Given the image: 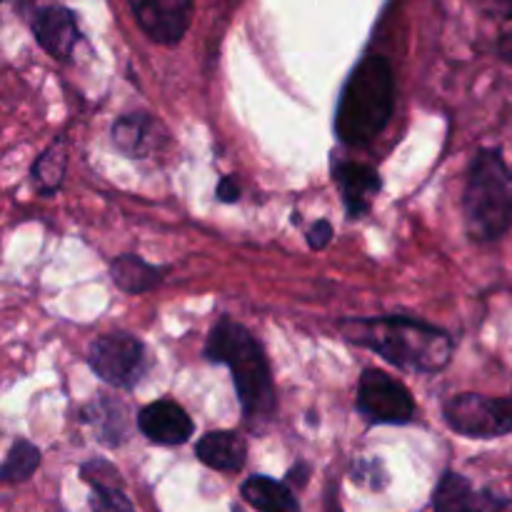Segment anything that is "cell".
<instances>
[{
	"mask_svg": "<svg viewBox=\"0 0 512 512\" xmlns=\"http://www.w3.org/2000/svg\"><path fill=\"white\" fill-rule=\"evenodd\" d=\"M498 53L505 63H512V33H505L498 43Z\"/></svg>",
	"mask_w": 512,
	"mask_h": 512,
	"instance_id": "d4e9b609",
	"label": "cell"
},
{
	"mask_svg": "<svg viewBox=\"0 0 512 512\" xmlns=\"http://www.w3.org/2000/svg\"><path fill=\"white\" fill-rule=\"evenodd\" d=\"M195 455L203 465L218 473H240L248 458V443L235 430H213L195 445Z\"/></svg>",
	"mask_w": 512,
	"mask_h": 512,
	"instance_id": "9a60e30c",
	"label": "cell"
},
{
	"mask_svg": "<svg viewBox=\"0 0 512 512\" xmlns=\"http://www.w3.org/2000/svg\"><path fill=\"white\" fill-rule=\"evenodd\" d=\"M305 238H308V245L313 250H325L330 245V240H333V225L328 220H318V223L310 225Z\"/></svg>",
	"mask_w": 512,
	"mask_h": 512,
	"instance_id": "603a6c76",
	"label": "cell"
},
{
	"mask_svg": "<svg viewBox=\"0 0 512 512\" xmlns=\"http://www.w3.org/2000/svg\"><path fill=\"white\" fill-rule=\"evenodd\" d=\"M40 460H43V453H40L38 445H33L30 440H15L10 445L8 455H5L3 470H0V478L5 483H25L35 475V470L40 468Z\"/></svg>",
	"mask_w": 512,
	"mask_h": 512,
	"instance_id": "d6986e66",
	"label": "cell"
},
{
	"mask_svg": "<svg viewBox=\"0 0 512 512\" xmlns=\"http://www.w3.org/2000/svg\"><path fill=\"white\" fill-rule=\"evenodd\" d=\"M90 512H135V508L120 485H98L90 498Z\"/></svg>",
	"mask_w": 512,
	"mask_h": 512,
	"instance_id": "ffe728a7",
	"label": "cell"
},
{
	"mask_svg": "<svg viewBox=\"0 0 512 512\" xmlns=\"http://www.w3.org/2000/svg\"><path fill=\"white\" fill-rule=\"evenodd\" d=\"M395 110V73L383 55H365L348 75L335 113V133L345 145H368Z\"/></svg>",
	"mask_w": 512,
	"mask_h": 512,
	"instance_id": "3957f363",
	"label": "cell"
},
{
	"mask_svg": "<svg viewBox=\"0 0 512 512\" xmlns=\"http://www.w3.org/2000/svg\"><path fill=\"white\" fill-rule=\"evenodd\" d=\"M65 168H68L65 138H55L53 143L38 155V160L33 163V170H30V178H33L35 188L40 190V195L58 193V188L63 185V178H65Z\"/></svg>",
	"mask_w": 512,
	"mask_h": 512,
	"instance_id": "ac0fdd59",
	"label": "cell"
},
{
	"mask_svg": "<svg viewBox=\"0 0 512 512\" xmlns=\"http://www.w3.org/2000/svg\"><path fill=\"white\" fill-rule=\"evenodd\" d=\"M88 365L103 383L120 390H133L150 368L148 350L135 335L108 333L93 340Z\"/></svg>",
	"mask_w": 512,
	"mask_h": 512,
	"instance_id": "5b68a950",
	"label": "cell"
},
{
	"mask_svg": "<svg viewBox=\"0 0 512 512\" xmlns=\"http://www.w3.org/2000/svg\"><path fill=\"white\" fill-rule=\"evenodd\" d=\"M165 128L150 113L120 115L113 123V143L128 158H148L165 143Z\"/></svg>",
	"mask_w": 512,
	"mask_h": 512,
	"instance_id": "4fadbf2b",
	"label": "cell"
},
{
	"mask_svg": "<svg viewBox=\"0 0 512 512\" xmlns=\"http://www.w3.org/2000/svg\"><path fill=\"white\" fill-rule=\"evenodd\" d=\"M345 340L378 353L410 373H438L453 358L455 343L445 330L415 318H350L340 323Z\"/></svg>",
	"mask_w": 512,
	"mask_h": 512,
	"instance_id": "7a4b0ae2",
	"label": "cell"
},
{
	"mask_svg": "<svg viewBox=\"0 0 512 512\" xmlns=\"http://www.w3.org/2000/svg\"><path fill=\"white\" fill-rule=\"evenodd\" d=\"M215 195H218L220 203H235L240 198V183L235 175H225L220 178L218 188H215Z\"/></svg>",
	"mask_w": 512,
	"mask_h": 512,
	"instance_id": "cb8c5ba5",
	"label": "cell"
},
{
	"mask_svg": "<svg viewBox=\"0 0 512 512\" xmlns=\"http://www.w3.org/2000/svg\"><path fill=\"white\" fill-rule=\"evenodd\" d=\"M170 268L165 265H153L148 260H143L140 255H118V258L110 263V278H113L115 288H120L128 295H143L150 290L158 288L165 280Z\"/></svg>",
	"mask_w": 512,
	"mask_h": 512,
	"instance_id": "2e32d148",
	"label": "cell"
},
{
	"mask_svg": "<svg viewBox=\"0 0 512 512\" xmlns=\"http://www.w3.org/2000/svg\"><path fill=\"white\" fill-rule=\"evenodd\" d=\"M80 475H83V480H88L90 488H98V485H123L118 470L110 463H105V460H90V463L80 468Z\"/></svg>",
	"mask_w": 512,
	"mask_h": 512,
	"instance_id": "44dd1931",
	"label": "cell"
},
{
	"mask_svg": "<svg viewBox=\"0 0 512 512\" xmlns=\"http://www.w3.org/2000/svg\"><path fill=\"white\" fill-rule=\"evenodd\" d=\"M335 180H338V188L343 193L345 213L350 220L368 215L373 198L383 188L378 170L365 163H340L335 168Z\"/></svg>",
	"mask_w": 512,
	"mask_h": 512,
	"instance_id": "7c38bea8",
	"label": "cell"
},
{
	"mask_svg": "<svg viewBox=\"0 0 512 512\" xmlns=\"http://www.w3.org/2000/svg\"><path fill=\"white\" fill-rule=\"evenodd\" d=\"M358 410L368 423L408 425L415 415V400L393 375L368 368L358 380Z\"/></svg>",
	"mask_w": 512,
	"mask_h": 512,
	"instance_id": "52a82bcc",
	"label": "cell"
},
{
	"mask_svg": "<svg viewBox=\"0 0 512 512\" xmlns=\"http://www.w3.org/2000/svg\"><path fill=\"white\" fill-rule=\"evenodd\" d=\"M240 493L258 512H300L298 500L290 493L288 485L268 478V475L248 478L243 488H240Z\"/></svg>",
	"mask_w": 512,
	"mask_h": 512,
	"instance_id": "e0dca14e",
	"label": "cell"
},
{
	"mask_svg": "<svg viewBox=\"0 0 512 512\" xmlns=\"http://www.w3.org/2000/svg\"><path fill=\"white\" fill-rule=\"evenodd\" d=\"M128 5L138 28L160 45L180 43L193 18V0H128Z\"/></svg>",
	"mask_w": 512,
	"mask_h": 512,
	"instance_id": "ba28073f",
	"label": "cell"
},
{
	"mask_svg": "<svg viewBox=\"0 0 512 512\" xmlns=\"http://www.w3.org/2000/svg\"><path fill=\"white\" fill-rule=\"evenodd\" d=\"M80 423L90 425L95 433V440L108 448H118V445L128 443L130 438V423L128 410L113 395H100L93 403L80 408Z\"/></svg>",
	"mask_w": 512,
	"mask_h": 512,
	"instance_id": "5bb4252c",
	"label": "cell"
},
{
	"mask_svg": "<svg viewBox=\"0 0 512 512\" xmlns=\"http://www.w3.org/2000/svg\"><path fill=\"white\" fill-rule=\"evenodd\" d=\"M435 512H505L508 500L493 490L473 488L465 475L445 473L433 493Z\"/></svg>",
	"mask_w": 512,
	"mask_h": 512,
	"instance_id": "9c48e42d",
	"label": "cell"
},
{
	"mask_svg": "<svg viewBox=\"0 0 512 512\" xmlns=\"http://www.w3.org/2000/svg\"><path fill=\"white\" fill-rule=\"evenodd\" d=\"M380 475H383V463H378V460H373V463L360 460V463L355 465L353 478L358 480V483H368L373 490H380L385 485V480H380Z\"/></svg>",
	"mask_w": 512,
	"mask_h": 512,
	"instance_id": "7402d4cb",
	"label": "cell"
},
{
	"mask_svg": "<svg viewBox=\"0 0 512 512\" xmlns=\"http://www.w3.org/2000/svg\"><path fill=\"white\" fill-rule=\"evenodd\" d=\"M138 428L153 445H183L193 438L190 415L173 400H155L138 413Z\"/></svg>",
	"mask_w": 512,
	"mask_h": 512,
	"instance_id": "30bf717a",
	"label": "cell"
},
{
	"mask_svg": "<svg viewBox=\"0 0 512 512\" xmlns=\"http://www.w3.org/2000/svg\"><path fill=\"white\" fill-rule=\"evenodd\" d=\"M443 418L450 430L475 440H493L512 433V395L488 398V395L463 393L445 400Z\"/></svg>",
	"mask_w": 512,
	"mask_h": 512,
	"instance_id": "8992f818",
	"label": "cell"
},
{
	"mask_svg": "<svg viewBox=\"0 0 512 512\" xmlns=\"http://www.w3.org/2000/svg\"><path fill=\"white\" fill-rule=\"evenodd\" d=\"M463 218L465 233L475 243H495L512 228V168L500 148L475 153L463 193Z\"/></svg>",
	"mask_w": 512,
	"mask_h": 512,
	"instance_id": "277c9868",
	"label": "cell"
},
{
	"mask_svg": "<svg viewBox=\"0 0 512 512\" xmlns=\"http://www.w3.org/2000/svg\"><path fill=\"white\" fill-rule=\"evenodd\" d=\"M203 355L210 363L225 365L230 370L245 425L253 433L268 428L278 413V395L268 358L255 335L245 325L223 315L210 330Z\"/></svg>",
	"mask_w": 512,
	"mask_h": 512,
	"instance_id": "6da1fadb",
	"label": "cell"
},
{
	"mask_svg": "<svg viewBox=\"0 0 512 512\" xmlns=\"http://www.w3.org/2000/svg\"><path fill=\"white\" fill-rule=\"evenodd\" d=\"M33 35L40 48L55 60H70L80 40L78 20L73 10L63 5H48L33 15Z\"/></svg>",
	"mask_w": 512,
	"mask_h": 512,
	"instance_id": "8fae6325",
	"label": "cell"
},
{
	"mask_svg": "<svg viewBox=\"0 0 512 512\" xmlns=\"http://www.w3.org/2000/svg\"><path fill=\"white\" fill-rule=\"evenodd\" d=\"M500 5H503L505 18H512V0H500Z\"/></svg>",
	"mask_w": 512,
	"mask_h": 512,
	"instance_id": "484cf974",
	"label": "cell"
}]
</instances>
